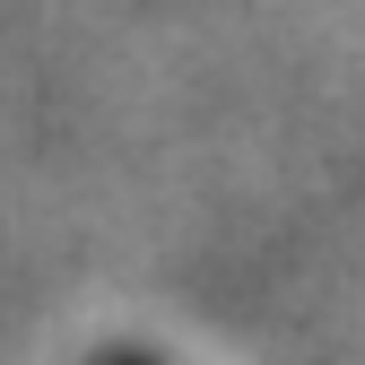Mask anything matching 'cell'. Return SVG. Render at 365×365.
<instances>
[{"label": "cell", "mask_w": 365, "mask_h": 365, "mask_svg": "<svg viewBox=\"0 0 365 365\" xmlns=\"http://www.w3.org/2000/svg\"><path fill=\"white\" fill-rule=\"evenodd\" d=\"M105 365H148V356H130V348H122V356H105Z\"/></svg>", "instance_id": "obj_1"}]
</instances>
